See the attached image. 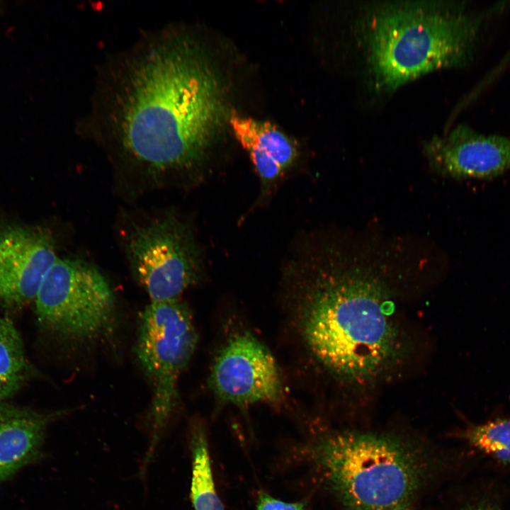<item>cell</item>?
Listing matches in <instances>:
<instances>
[{
	"instance_id": "9a60e30c",
	"label": "cell",
	"mask_w": 510,
	"mask_h": 510,
	"mask_svg": "<svg viewBox=\"0 0 510 510\" xmlns=\"http://www.w3.org/2000/svg\"><path fill=\"white\" fill-rule=\"evenodd\" d=\"M455 436L499 462L510 463V417L497 416L469 424Z\"/></svg>"
},
{
	"instance_id": "ba28073f",
	"label": "cell",
	"mask_w": 510,
	"mask_h": 510,
	"mask_svg": "<svg viewBox=\"0 0 510 510\" xmlns=\"http://www.w3.org/2000/svg\"><path fill=\"white\" fill-rule=\"evenodd\" d=\"M209 384L222 402L239 407L277 403L284 397L276 361L247 331L234 333L224 342L212 363Z\"/></svg>"
},
{
	"instance_id": "7a4b0ae2",
	"label": "cell",
	"mask_w": 510,
	"mask_h": 510,
	"mask_svg": "<svg viewBox=\"0 0 510 510\" xmlns=\"http://www.w3.org/2000/svg\"><path fill=\"white\" fill-rule=\"evenodd\" d=\"M341 67L362 103L378 108L404 85L472 60L494 8L468 9L446 0H346L341 6Z\"/></svg>"
},
{
	"instance_id": "5b68a950",
	"label": "cell",
	"mask_w": 510,
	"mask_h": 510,
	"mask_svg": "<svg viewBox=\"0 0 510 510\" xmlns=\"http://www.w3.org/2000/svg\"><path fill=\"white\" fill-rule=\"evenodd\" d=\"M34 302L41 328L64 342L95 343L113 329L114 293L101 272L84 261L58 258L42 280Z\"/></svg>"
},
{
	"instance_id": "277c9868",
	"label": "cell",
	"mask_w": 510,
	"mask_h": 510,
	"mask_svg": "<svg viewBox=\"0 0 510 510\" xmlns=\"http://www.w3.org/2000/svg\"><path fill=\"white\" fill-rule=\"evenodd\" d=\"M309 453L337 510H421L447 466L436 445L395 430L331 431Z\"/></svg>"
},
{
	"instance_id": "52a82bcc",
	"label": "cell",
	"mask_w": 510,
	"mask_h": 510,
	"mask_svg": "<svg viewBox=\"0 0 510 510\" xmlns=\"http://www.w3.org/2000/svg\"><path fill=\"white\" fill-rule=\"evenodd\" d=\"M125 250L131 271L151 302L178 299L198 278L199 254L192 233L173 215L133 226Z\"/></svg>"
},
{
	"instance_id": "4fadbf2b",
	"label": "cell",
	"mask_w": 510,
	"mask_h": 510,
	"mask_svg": "<svg viewBox=\"0 0 510 510\" xmlns=\"http://www.w3.org/2000/svg\"><path fill=\"white\" fill-rule=\"evenodd\" d=\"M34 374L13 322L0 317V402L13 397Z\"/></svg>"
},
{
	"instance_id": "8fae6325",
	"label": "cell",
	"mask_w": 510,
	"mask_h": 510,
	"mask_svg": "<svg viewBox=\"0 0 510 510\" xmlns=\"http://www.w3.org/2000/svg\"><path fill=\"white\" fill-rule=\"evenodd\" d=\"M69 411L42 413L0 402V483L41 458L49 424Z\"/></svg>"
},
{
	"instance_id": "2e32d148",
	"label": "cell",
	"mask_w": 510,
	"mask_h": 510,
	"mask_svg": "<svg viewBox=\"0 0 510 510\" xmlns=\"http://www.w3.org/2000/svg\"><path fill=\"white\" fill-rule=\"evenodd\" d=\"M255 510H309L303 502H287L276 499L265 492L259 494Z\"/></svg>"
},
{
	"instance_id": "e0dca14e",
	"label": "cell",
	"mask_w": 510,
	"mask_h": 510,
	"mask_svg": "<svg viewBox=\"0 0 510 510\" xmlns=\"http://www.w3.org/2000/svg\"><path fill=\"white\" fill-rule=\"evenodd\" d=\"M458 510H499L494 506L487 503L477 502L467 504Z\"/></svg>"
},
{
	"instance_id": "6da1fadb",
	"label": "cell",
	"mask_w": 510,
	"mask_h": 510,
	"mask_svg": "<svg viewBox=\"0 0 510 510\" xmlns=\"http://www.w3.org/2000/svg\"><path fill=\"white\" fill-rule=\"evenodd\" d=\"M123 79L113 118L125 151L153 173L197 164L225 116L219 80L199 49L162 38L133 59Z\"/></svg>"
},
{
	"instance_id": "7c38bea8",
	"label": "cell",
	"mask_w": 510,
	"mask_h": 510,
	"mask_svg": "<svg viewBox=\"0 0 510 510\" xmlns=\"http://www.w3.org/2000/svg\"><path fill=\"white\" fill-rule=\"evenodd\" d=\"M230 124L249 154L264 188H269L295 160V142L271 123L232 113Z\"/></svg>"
},
{
	"instance_id": "30bf717a",
	"label": "cell",
	"mask_w": 510,
	"mask_h": 510,
	"mask_svg": "<svg viewBox=\"0 0 510 510\" xmlns=\"http://www.w3.org/2000/svg\"><path fill=\"white\" fill-rule=\"evenodd\" d=\"M431 170L456 179H488L510 170V137L481 134L458 125L422 142Z\"/></svg>"
},
{
	"instance_id": "5bb4252c",
	"label": "cell",
	"mask_w": 510,
	"mask_h": 510,
	"mask_svg": "<svg viewBox=\"0 0 510 510\" xmlns=\"http://www.w3.org/2000/svg\"><path fill=\"white\" fill-rule=\"evenodd\" d=\"M192 475L190 496L194 510H225L214 482L205 427L193 422L190 431Z\"/></svg>"
},
{
	"instance_id": "3957f363",
	"label": "cell",
	"mask_w": 510,
	"mask_h": 510,
	"mask_svg": "<svg viewBox=\"0 0 510 510\" xmlns=\"http://www.w3.org/2000/svg\"><path fill=\"white\" fill-rule=\"evenodd\" d=\"M319 266L298 276L293 293L306 348L340 380L358 385L381 380L406 348L389 288L368 268Z\"/></svg>"
},
{
	"instance_id": "8992f818",
	"label": "cell",
	"mask_w": 510,
	"mask_h": 510,
	"mask_svg": "<svg viewBox=\"0 0 510 510\" xmlns=\"http://www.w3.org/2000/svg\"><path fill=\"white\" fill-rule=\"evenodd\" d=\"M197 341L191 314L179 299L151 302L142 312L135 352L153 391L152 436L146 463L176 406L178 378L189 363Z\"/></svg>"
},
{
	"instance_id": "9c48e42d",
	"label": "cell",
	"mask_w": 510,
	"mask_h": 510,
	"mask_svg": "<svg viewBox=\"0 0 510 510\" xmlns=\"http://www.w3.org/2000/svg\"><path fill=\"white\" fill-rule=\"evenodd\" d=\"M50 232L40 227L0 230V307L16 310L34 302L47 272L57 261Z\"/></svg>"
}]
</instances>
